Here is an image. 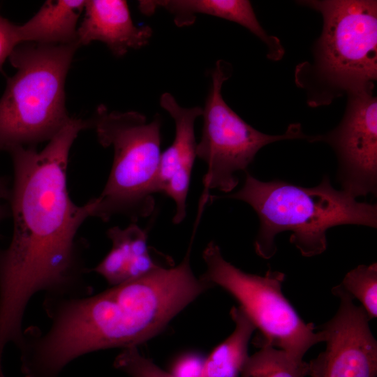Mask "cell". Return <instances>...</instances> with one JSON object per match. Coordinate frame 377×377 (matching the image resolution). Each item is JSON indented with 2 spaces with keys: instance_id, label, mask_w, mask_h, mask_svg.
<instances>
[{
  "instance_id": "obj_1",
  "label": "cell",
  "mask_w": 377,
  "mask_h": 377,
  "mask_svg": "<svg viewBox=\"0 0 377 377\" xmlns=\"http://www.w3.org/2000/svg\"><path fill=\"white\" fill-rule=\"evenodd\" d=\"M87 128L88 121L71 117L41 151L17 147L8 151L14 174L9 200L13 231L8 246L0 249L1 326H22L37 293L64 298L92 294L76 235L91 216L93 201L75 204L66 183L71 148Z\"/></svg>"
},
{
  "instance_id": "obj_2",
  "label": "cell",
  "mask_w": 377,
  "mask_h": 377,
  "mask_svg": "<svg viewBox=\"0 0 377 377\" xmlns=\"http://www.w3.org/2000/svg\"><path fill=\"white\" fill-rule=\"evenodd\" d=\"M189 247L177 266L161 267L140 277L82 297H44L50 324L23 331L20 351L24 377H59L84 355L140 346L160 334L188 305L214 287L197 277Z\"/></svg>"
},
{
  "instance_id": "obj_3",
  "label": "cell",
  "mask_w": 377,
  "mask_h": 377,
  "mask_svg": "<svg viewBox=\"0 0 377 377\" xmlns=\"http://www.w3.org/2000/svg\"><path fill=\"white\" fill-rule=\"evenodd\" d=\"M231 198L245 202L256 212L260 228L254 242L256 253L264 259L276 251L277 234L289 231L290 242L305 257L323 253L327 230L355 224L377 226L376 205L359 202L343 190L335 189L328 176L313 187H304L281 180L260 181L248 172L237 191L209 200Z\"/></svg>"
},
{
  "instance_id": "obj_4",
  "label": "cell",
  "mask_w": 377,
  "mask_h": 377,
  "mask_svg": "<svg viewBox=\"0 0 377 377\" xmlns=\"http://www.w3.org/2000/svg\"><path fill=\"white\" fill-rule=\"evenodd\" d=\"M323 20L313 63L297 66L295 82L311 106L330 104L346 94L374 89L377 80V1H303Z\"/></svg>"
},
{
  "instance_id": "obj_5",
  "label": "cell",
  "mask_w": 377,
  "mask_h": 377,
  "mask_svg": "<svg viewBox=\"0 0 377 377\" xmlns=\"http://www.w3.org/2000/svg\"><path fill=\"white\" fill-rule=\"evenodd\" d=\"M77 43L17 45L9 58L17 71L0 98V151L50 140L68 121L65 80Z\"/></svg>"
},
{
  "instance_id": "obj_6",
  "label": "cell",
  "mask_w": 377,
  "mask_h": 377,
  "mask_svg": "<svg viewBox=\"0 0 377 377\" xmlns=\"http://www.w3.org/2000/svg\"><path fill=\"white\" fill-rule=\"evenodd\" d=\"M89 121L99 143L112 147V166L101 194L92 198L91 216L107 221L116 215L133 223L150 216L158 192L161 120L149 121L136 111L110 110L100 105Z\"/></svg>"
},
{
  "instance_id": "obj_7",
  "label": "cell",
  "mask_w": 377,
  "mask_h": 377,
  "mask_svg": "<svg viewBox=\"0 0 377 377\" xmlns=\"http://www.w3.org/2000/svg\"><path fill=\"white\" fill-rule=\"evenodd\" d=\"M206 270L201 276L230 294L260 334L255 344L267 343L284 351L298 364L309 348L324 341L323 332L297 314L282 293L285 274L268 270L264 276L246 273L228 262L210 242L202 253Z\"/></svg>"
},
{
  "instance_id": "obj_8",
  "label": "cell",
  "mask_w": 377,
  "mask_h": 377,
  "mask_svg": "<svg viewBox=\"0 0 377 377\" xmlns=\"http://www.w3.org/2000/svg\"><path fill=\"white\" fill-rule=\"evenodd\" d=\"M232 73V65L219 59L211 73L212 85L202 108V137L196 146V156L207 166L203 177V195L210 189L224 193L238 184L237 173L246 172L258 151L270 143L297 138L310 139L301 125L293 124L281 135L263 133L243 120L226 103L222 87Z\"/></svg>"
},
{
  "instance_id": "obj_9",
  "label": "cell",
  "mask_w": 377,
  "mask_h": 377,
  "mask_svg": "<svg viewBox=\"0 0 377 377\" xmlns=\"http://www.w3.org/2000/svg\"><path fill=\"white\" fill-rule=\"evenodd\" d=\"M374 89L348 94L345 114L330 132L311 137L334 150L341 189L354 198L377 189V98Z\"/></svg>"
},
{
  "instance_id": "obj_10",
  "label": "cell",
  "mask_w": 377,
  "mask_h": 377,
  "mask_svg": "<svg viewBox=\"0 0 377 377\" xmlns=\"http://www.w3.org/2000/svg\"><path fill=\"white\" fill-rule=\"evenodd\" d=\"M340 300L335 315L320 326L326 348L309 362L311 377H376L377 341L362 306L339 285L332 289Z\"/></svg>"
},
{
  "instance_id": "obj_11",
  "label": "cell",
  "mask_w": 377,
  "mask_h": 377,
  "mask_svg": "<svg viewBox=\"0 0 377 377\" xmlns=\"http://www.w3.org/2000/svg\"><path fill=\"white\" fill-rule=\"evenodd\" d=\"M160 105L173 119L175 135L171 145L161 152L158 192L166 195L175 202V213L172 222L179 224L186 215V199L196 157L195 122L202 116V108L182 107L168 92L161 95Z\"/></svg>"
},
{
  "instance_id": "obj_12",
  "label": "cell",
  "mask_w": 377,
  "mask_h": 377,
  "mask_svg": "<svg viewBox=\"0 0 377 377\" xmlns=\"http://www.w3.org/2000/svg\"><path fill=\"white\" fill-rule=\"evenodd\" d=\"M84 10L77 34L80 46L100 41L119 57L130 50L145 47L151 38L150 26L138 27L133 23L126 1L89 0Z\"/></svg>"
},
{
  "instance_id": "obj_13",
  "label": "cell",
  "mask_w": 377,
  "mask_h": 377,
  "mask_svg": "<svg viewBox=\"0 0 377 377\" xmlns=\"http://www.w3.org/2000/svg\"><path fill=\"white\" fill-rule=\"evenodd\" d=\"M159 8L168 10L179 27L192 25L198 14L208 15L234 22L249 30L267 46L275 50L279 39L267 34L259 23L252 5L246 0H158L139 1V9L145 15H151Z\"/></svg>"
},
{
  "instance_id": "obj_14",
  "label": "cell",
  "mask_w": 377,
  "mask_h": 377,
  "mask_svg": "<svg viewBox=\"0 0 377 377\" xmlns=\"http://www.w3.org/2000/svg\"><path fill=\"white\" fill-rule=\"evenodd\" d=\"M112 248L89 272H94L111 286L140 277L161 267L147 245V233L135 223L125 228L114 226L107 231Z\"/></svg>"
},
{
  "instance_id": "obj_15",
  "label": "cell",
  "mask_w": 377,
  "mask_h": 377,
  "mask_svg": "<svg viewBox=\"0 0 377 377\" xmlns=\"http://www.w3.org/2000/svg\"><path fill=\"white\" fill-rule=\"evenodd\" d=\"M85 2L83 0L46 1L30 20L19 25L21 44L66 45L77 43V24Z\"/></svg>"
},
{
  "instance_id": "obj_16",
  "label": "cell",
  "mask_w": 377,
  "mask_h": 377,
  "mask_svg": "<svg viewBox=\"0 0 377 377\" xmlns=\"http://www.w3.org/2000/svg\"><path fill=\"white\" fill-rule=\"evenodd\" d=\"M230 315L235 329L205 358L202 377H238L249 357V343L256 328L239 306L232 307Z\"/></svg>"
},
{
  "instance_id": "obj_17",
  "label": "cell",
  "mask_w": 377,
  "mask_h": 377,
  "mask_svg": "<svg viewBox=\"0 0 377 377\" xmlns=\"http://www.w3.org/2000/svg\"><path fill=\"white\" fill-rule=\"evenodd\" d=\"M260 349L249 356L241 377H304L309 363L298 364L283 350L269 344L259 343Z\"/></svg>"
},
{
  "instance_id": "obj_18",
  "label": "cell",
  "mask_w": 377,
  "mask_h": 377,
  "mask_svg": "<svg viewBox=\"0 0 377 377\" xmlns=\"http://www.w3.org/2000/svg\"><path fill=\"white\" fill-rule=\"evenodd\" d=\"M339 286L358 300L369 319L377 316V264L360 265L348 272Z\"/></svg>"
},
{
  "instance_id": "obj_19",
  "label": "cell",
  "mask_w": 377,
  "mask_h": 377,
  "mask_svg": "<svg viewBox=\"0 0 377 377\" xmlns=\"http://www.w3.org/2000/svg\"><path fill=\"white\" fill-rule=\"evenodd\" d=\"M113 366L130 377H175L142 355L137 347L122 349L116 356Z\"/></svg>"
},
{
  "instance_id": "obj_20",
  "label": "cell",
  "mask_w": 377,
  "mask_h": 377,
  "mask_svg": "<svg viewBox=\"0 0 377 377\" xmlns=\"http://www.w3.org/2000/svg\"><path fill=\"white\" fill-rule=\"evenodd\" d=\"M18 27L0 15V70L5 60L21 44Z\"/></svg>"
},
{
  "instance_id": "obj_21",
  "label": "cell",
  "mask_w": 377,
  "mask_h": 377,
  "mask_svg": "<svg viewBox=\"0 0 377 377\" xmlns=\"http://www.w3.org/2000/svg\"><path fill=\"white\" fill-rule=\"evenodd\" d=\"M205 358L193 353L184 354L175 360L170 372L175 377H202Z\"/></svg>"
},
{
  "instance_id": "obj_22",
  "label": "cell",
  "mask_w": 377,
  "mask_h": 377,
  "mask_svg": "<svg viewBox=\"0 0 377 377\" xmlns=\"http://www.w3.org/2000/svg\"><path fill=\"white\" fill-rule=\"evenodd\" d=\"M10 188L8 186L7 178L0 176V221L7 216V206L6 202H9Z\"/></svg>"
}]
</instances>
